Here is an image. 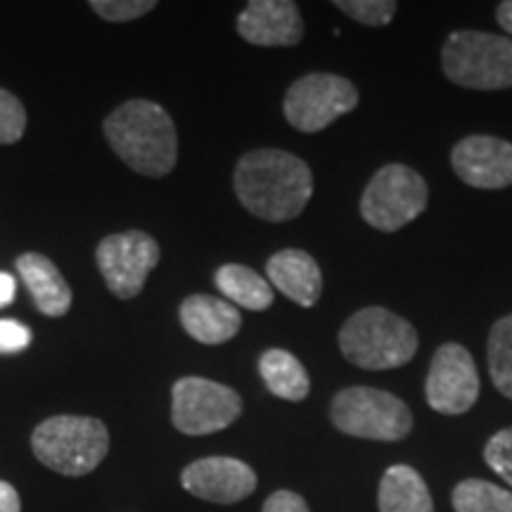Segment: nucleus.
<instances>
[{
	"label": "nucleus",
	"mask_w": 512,
	"mask_h": 512,
	"mask_svg": "<svg viewBox=\"0 0 512 512\" xmlns=\"http://www.w3.org/2000/svg\"><path fill=\"white\" fill-rule=\"evenodd\" d=\"M235 195L256 219L283 223L297 219L313 195V174L304 159L285 150H252L233 174Z\"/></svg>",
	"instance_id": "obj_1"
},
{
	"label": "nucleus",
	"mask_w": 512,
	"mask_h": 512,
	"mask_svg": "<svg viewBox=\"0 0 512 512\" xmlns=\"http://www.w3.org/2000/svg\"><path fill=\"white\" fill-rule=\"evenodd\" d=\"M107 143L136 174L164 178L176 169V124L162 105L152 100H128L102 124Z\"/></svg>",
	"instance_id": "obj_2"
},
{
	"label": "nucleus",
	"mask_w": 512,
	"mask_h": 512,
	"mask_svg": "<svg viewBox=\"0 0 512 512\" xmlns=\"http://www.w3.org/2000/svg\"><path fill=\"white\" fill-rule=\"evenodd\" d=\"M339 349L349 363L363 370L406 366L418 351V332L406 318L382 306L356 311L339 330Z\"/></svg>",
	"instance_id": "obj_3"
},
{
	"label": "nucleus",
	"mask_w": 512,
	"mask_h": 512,
	"mask_svg": "<svg viewBox=\"0 0 512 512\" xmlns=\"http://www.w3.org/2000/svg\"><path fill=\"white\" fill-rule=\"evenodd\" d=\"M31 451L57 475L83 477L105 460L110 432L98 418L55 415L43 420L31 434Z\"/></svg>",
	"instance_id": "obj_4"
},
{
	"label": "nucleus",
	"mask_w": 512,
	"mask_h": 512,
	"mask_svg": "<svg viewBox=\"0 0 512 512\" xmlns=\"http://www.w3.org/2000/svg\"><path fill=\"white\" fill-rule=\"evenodd\" d=\"M441 64L448 81L475 91L512 88V38L486 31H456L446 38Z\"/></svg>",
	"instance_id": "obj_5"
},
{
	"label": "nucleus",
	"mask_w": 512,
	"mask_h": 512,
	"mask_svg": "<svg viewBox=\"0 0 512 512\" xmlns=\"http://www.w3.org/2000/svg\"><path fill=\"white\" fill-rule=\"evenodd\" d=\"M332 425L356 439L401 441L413 430V413L399 396L373 387L342 389L330 406Z\"/></svg>",
	"instance_id": "obj_6"
},
{
	"label": "nucleus",
	"mask_w": 512,
	"mask_h": 512,
	"mask_svg": "<svg viewBox=\"0 0 512 512\" xmlns=\"http://www.w3.org/2000/svg\"><path fill=\"white\" fill-rule=\"evenodd\" d=\"M430 202V188L406 164H387L370 178L361 197V216L382 233H396L418 219Z\"/></svg>",
	"instance_id": "obj_7"
},
{
	"label": "nucleus",
	"mask_w": 512,
	"mask_h": 512,
	"mask_svg": "<svg viewBox=\"0 0 512 512\" xmlns=\"http://www.w3.org/2000/svg\"><path fill=\"white\" fill-rule=\"evenodd\" d=\"M240 413V394L207 377H181L171 389V422L188 437L226 430L240 418Z\"/></svg>",
	"instance_id": "obj_8"
},
{
	"label": "nucleus",
	"mask_w": 512,
	"mask_h": 512,
	"mask_svg": "<svg viewBox=\"0 0 512 512\" xmlns=\"http://www.w3.org/2000/svg\"><path fill=\"white\" fill-rule=\"evenodd\" d=\"M358 91L339 74H306L297 79L283 100L285 119L302 133H318L344 114L356 110Z\"/></svg>",
	"instance_id": "obj_9"
},
{
	"label": "nucleus",
	"mask_w": 512,
	"mask_h": 512,
	"mask_svg": "<svg viewBox=\"0 0 512 512\" xmlns=\"http://www.w3.org/2000/svg\"><path fill=\"white\" fill-rule=\"evenodd\" d=\"M159 245L143 230L107 235L95 249V261L107 287L119 299H136L147 283V275L159 264Z\"/></svg>",
	"instance_id": "obj_10"
},
{
	"label": "nucleus",
	"mask_w": 512,
	"mask_h": 512,
	"mask_svg": "<svg viewBox=\"0 0 512 512\" xmlns=\"http://www.w3.org/2000/svg\"><path fill=\"white\" fill-rule=\"evenodd\" d=\"M425 396L432 411L463 415L479 399V375L470 351L463 344H441L432 356L425 382Z\"/></svg>",
	"instance_id": "obj_11"
},
{
	"label": "nucleus",
	"mask_w": 512,
	"mask_h": 512,
	"mask_svg": "<svg viewBox=\"0 0 512 512\" xmlns=\"http://www.w3.org/2000/svg\"><path fill=\"white\" fill-rule=\"evenodd\" d=\"M181 484L188 494L202 498V501L233 505L254 494L256 472L238 458L211 456L185 467L181 472Z\"/></svg>",
	"instance_id": "obj_12"
},
{
	"label": "nucleus",
	"mask_w": 512,
	"mask_h": 512,
	"mask_svg": "<svg viewBox=\"0 0 512 512\" xmlns=\"http://www.w3.org/2000/svg\"><path fill=\"white\" fill-rule=\"evenodd\" d=\"M451 164L458 178L479 190L512 185V143L494 136H467L453 147Z\"/></svg>",
	"instance_id": "obj_13"
},
{
	"label": "nucleus",
	"mask_w": 512,
	"mask_h": 512,
	"mask_svg": "<svg viewBox=\"0 0 512 512\" xmlns=\"http://www.w3.org/2000/svg\"><path fill=\"white\" fill-rule=\"evenodd\" d=\"M238 34L259 48H292L304 38V19L292 0H252L238 17Z\"/></svg>",
	"instance_id": "obj_14"
},
{
	"label": "nucleus",
	"mask_w": 512,
	"mask_h": 512,
	"mask_svg": "<svg viewBox=\"0 0 512 512\" xmlns=\"http://www.w3.org/2000/svg\"><path fill=\"white\" fill-rule=\"evenodd\" d=\"M266 280L294 304L311 309L323 292V273L316 259L304 249L275 252L266 264Z\"/></svg>",
	"instance_id": "obj_15"
},
{
	"label": "nucleus",
	"mask_w": 512,
	"mask_h": 512,
	"mask_svg": "<svg viewBox=\"0 0 512 512\" xmlns=\"http://www.w3.org/2000/svg\"><path fill=\"white\" fill-rule=\"evenodd\" d=\"M181 325L200 344H226L242 328V313L226 299L192 294L181 304Z\"/></svg>",
	"instance_id": "obj_16"
},
{
	"label": "nucleus",
	"mask_w": 512,
	"mask_h": 512,
	"mask_svg": "<svg viewBox=\"0 0 512 512\" xmlns=\"http://www.w3.org/2000/svg\"><path fill=\"white\" fill-rule=\"evenodd\" d=\"M17 273L22 275L36 309L43 316L62 318L64 313H69V309H72V287L67 285L60 268L46 254L27 252L17 256Z\"/></svg>",
	"instance_id": "obj_17"
},
{
	"label": "nucleus",
	"mask_w": 512,
	"mask_h": 512,
	"mask_svg": "<svg viewBox=\"0 0 512 512\" xmlns=\"http://www.w3.org/2000/svg\"><path fill=\"white\" fill-rule=\"evenodd\" d=\"M380 512H434L425 479L408 465H392L384 472L377 491Z\"/></svg>",
	"instance_id": "obj_18"
},
{
	"label": "nucleus",
	"mask_w": 512,
	"mask_h": 512,
	"mask_svg": "<svg viewBox=\"0 0 512 512\" xmlns=\"http://www.w3.org/2000/svg\"><path fill=\"white\" fill-rule=\"evenodd\" d=\"M259 373L268 392L285 401H304L311 392V380L297 356L285 349H268L259 358Z\"/></svg>",
	"instance_id": "obj_19"
},
{
	"label": "nucleus",
	"mask_w": 512,
	"mask_h": 512,
	"mask_svg": "<svg viewBox=\"0 0 512 512\" xmlns=\"http://www.w3.org/2000/svg\"><path fill=\"white\" fill-rule=\"evenodd\" d=\"M214 283L221 294H226V299L235 309L240 306V309L247 311H266L275 299L273 287L264 275L242 264L221 266L214 275Z\"/></svg>",
	"instance_id": "obj_20"
},
{
	"label": "nucleus",
	"mask_w": 512,
	"mask_h": 512,
	"mask_svg": "<svg viewBox=\"0 0 512 512\" xmlns=\"http://www.w3.org/2000/svg\"><path fill=\"white\" fill-rule=\"evenodd\" d=\"M453 510L456 512H512V491L484 482L465 479L453 489Z\"/></svg>",
	"instance_id": "obj_21"
},
{
	"label": "nucleus",
	"mask_w": 512,
	"mask_h": 512,
	"mask_svg": "<svg viewBox=\"0 0 512 512\" xmlns=\"http://www.w3.org/2000/svg\"><path fill=\"white\" fill-rule=\"evenodd\" d=\"M486 356H489V375L494 387L512 401V313L494 323L489 332V344H486Z\"/></svg>",
	"instance_id": "obj_22"
},
{
	"label": "nucleus",
	"mask_w": 512,
	"mask_h": 512,
	"mask_svg": "<svg viewBox=\"0 0 512 512\" xmlns=\"http://www.w3.org/2000/svg\"><path fill=\"white\" fill-rule=\"evenodd\" d=\"M335 8L342 10L347 17L356 19L358 24L384 27L394 19L399 3H394V0H335Z\"/></svg>",
	"instance_id": "obj_23"
},
{
	"label": "nucleus",
	"mask_w": 512,
	"mask_h": 512,
	"mask_svg": "<svg viewBox=\"0 0 512 512\" xmlns=\"http://www.w3.org/2000/svg\"><path fill=\"white\" fill-rule=\"evenodd\" d=\"M24 131H27V110L17 95L0 88V145L17 143Z\"/></svg>",
	"instance_id": "obj_24"
},
{
	"label": "nucleus",
	"mask_w": 512,
	"mask_h": 512,
	"mask_svg": "<svg viewBox=\"0 0 512 512\" xmlns=\"http://www.w3.org/2000/svg\"><path fill=\"white\" fill-rule=\"evenodd\" d=\"M88 5L107 22H131L157 8L155 0H91Z\"/></svg>",
	"instance_id": "obj_25"
},
{
	"label": "nucleus",
	"mask_w": 512,
	"mask_h": 512,
	"mask_svg": "<svg viewBox=\"0 0 512 512\" xmlns=\"http://www.w3.org/2000/svg\"><path fill=\"white\" fill-rule=\"evenodd\" d=\"M484 460L498 477L512 486V427H505L486 441Z\"/></svg>",
	"instance_id": "obj_26"
},
{
	"label": "nucleus",
	"mask_w": 512,
	"mask_h": 512,
	"mask_svg": "<svg viewBox=\"0 0 512 512\" xmlns=\"http://www.w3.org/2000/svg\"><path fill=\"white\" fill-rule=\"evenodd\" d=\"M31 344V330L12 318H0V354H19Z\"/></svg>",
	"instance_id": "obj_27"
},
{
	"label": "nucleus",
	"mask_w": 512,
	"mask_h": 512,
	"mask_svg": "<svg viewBox=\"0 0 512 512\" xmlns=\"http://www.w3.org/2000/svg\"><path fill=\"white\" fill-rule=\"evenodd\" d=\"M261 512H311L309 505L299 494L294 491H275L273 496H268L264 503V510Z\"/></svg>",
	"instance_id": "obj_28"
},
{
	"label": "nucleus",
	"mask_w": 512,
	"mask_h": 512,
	"mask_svg": "<svg viewBox=\"0 0 512 512\" xmlns=\"http://www.w3.org/2000/svg\"><path fill=\"white\" fill-rule=\"evenodd\" d=\"M0 512H22L17 489L8 482H0Z\"/></svg>",
	"instance_id": "obj_29"
},
{
	"label": "nucleus",
	"mask_w": 512,
	"mask_h": 512,
	"mask_svg": "<svg viewBox=\"0 0 512 512\" xmlns=\"http://www.w3.org/2000/svg\"><path fill=\"white\" fill-rule=\"evenodd\" d=\"M15 292H17V283L10 273L0 271V309L10 306L15 302Z\"/></svg>",
	"instance_id": "obj_30"
},
{
	"label": "nucleus",
	"mask_w": 512,
	"mask_h": 512,
	"mask_svg": "<svg viewBox=\"0 0 512 512\" xmlns=\"http://www.w3.org/2000/svg\"><path fill=\"white\" fill-rule=\"evenodd\" d=\"M496 19H498V24H501V29L505 31V34L512 36V0H505V3L498 5Z\"/></svg>",
	"instance_id": "obj_31"
}]
</instances>
